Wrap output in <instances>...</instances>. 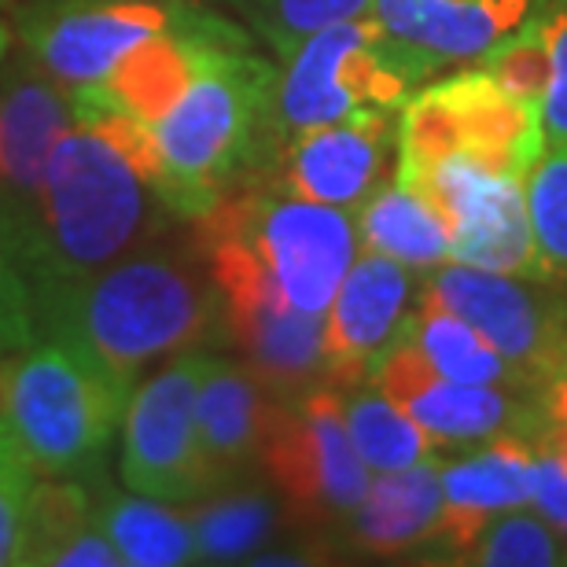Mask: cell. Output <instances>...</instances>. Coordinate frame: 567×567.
<instances>
[{"label":"cell","mask_w":567,"mask_h":567,"mask_svg":"<svg viewBox=\"0 0 567 567\" xmlns=\"http://www.w3.org/2000/svg\"><path fill=\"white\" fill-rule=\"evenodd\" d=\"M538 410L546 421H567V354L553 377L538 388Z\"/></svg>","instance_id":"cell-36"},{"label":"cell","mask_w":567,"mask_h":567,"mask_svg":"<svg viewBox=\"0 0 567 567\" xmlns=\"http://www.w3.org/2000/svg\"><path fill=\"white\" fill-rule=\"evenodd\" d=\"M203 354L169 358L152 380L133 388L122 416V483L166 505H192L218 494L196 427Z\"/></svg>","instance_id":"cell-12"},{"label":"cell","mask_w":567,"mask_h":567,"mask_svg":"<svg viewBox=\"0 0 567 567\" xmlns=\"http://www.w3.org/2000/svg\"><path fill=\"white\" fill-rule=\"evenodd\" d=\"M538 4L542 0H372L369 19L427 82L450 63L483 60L524 27Z\"/></svg>","instance_id":"cell-17"},{"label":"cell","mask_w":567,"mask_h":567,"mask_svg":"<svg viewBox=\"0 0 567 567\" xmlns=\"http://www.w3.org/2000/svg\"><path fill=\"white\" fill-rule=\"evenodd\" d=\"M394 181L421 192L446 221L453 262L546 280L527 221V177L497 169L468 152H446L416 166H394Z\"/></svg>","instance_id":"cell-8"},{"label":"cell","mask_w":567,"mask_h":567,"mask_svg":"<svg viewBox=\"0 0 567 567\" xmlns=\"http://www.w3.org/2000/svg\"><path fill=\"white\" fill-rule=\"evenodd\" d=\"M538 450L557 453V457L567 464V421H546V427H542V442H538Z\"/></svg>","instance_id":"cell-38"},{"label":"cell","mask_w":567,"mask_h":567,"mask_svg":"<svg viewBox=\"0 0 567 567\" xmlns=\"http://www.w3.org/2000/svg\"><path fill=\"white\" fill-rule=\"evenodd\" d=\"M185 4L158 0H38L22 8L16 41L63 85L104 82L122 55L152 33L177 27Z\"/></svg>","instance_id":"cell-14"},{"label":"cell","mask_w":567,"mask_h":567,"mask_svg":"<svg viewBox=\"0 0 567 567\" xmlns=\"http://www.w3.org/2000/svg\"><path fill=\"white\" fill-rule=\"evenodd\" d=\"M358 240L365 251L388 255L405 269H435L453 262V240L446 221L431 210L421 192L405 185H383L358 207Z\"/></svg>","instance_id":"cell-24"},{"label":"cell","mask_w":567,"mask_h":567,"mask_svg":"<svg viewBox=\"0 0 567 567\" xmlns=\"http://www.w3.org/2000/svg\"><path fill=\"white\" fill-rule=\"evenodd\" d=\"M207 274L221 299V321L266 391L280 399L328 380L324 313H306L284 299L255 251L225 225L203 218Z\"/></svg>","instance_id":"cell-6"},{"label":"cell","mask_w":567,"mask_h":567,"mask_svg":"<svg viewBox=\"0 0 567 567\" xmlns=\"http://www.w3.org/2000/svg\"><path fill=\"white\" fill-rule=\"evenodd\" d=\"M22 564L49 567H115L122 564L115 542L96 519V502L82 480L41 475L30 502Z\"/></svg>","instance_id":"cell-23"},{"label":"cell","mask_w":567,"mask_h":567,"mask_svg":"<svg viewBox=\"0 0 567 567\" xmlns=\"http://www.w3.org/2000/svg\"><path fill=\"white\" fill-rule=\"evenodd\" d=\"M457 564L480 567H553L567 564V542L535 505L491 516L468 542Z\"/></svg>","instance_id":"cell-29"},{"label":"cell","mask_w":567,"mask_h":567,"mask_svg":"<svg viewBox=\"0 0 567 567\" xmlns=\"http://www.w3.org/2000/svg\"><path fill=\"white\" fill-rule=\"evenodd\" d=\"M244 38L229 22L207 16V11L185 8L177 27L152 33L147 41L133 44L122 60L111 66L104 85L130 115H137L147 126H155L188 89L196 63L207 44Z\"/></svg>","instance_id":"cell-20"},{"label":"cell","mask_w":567,"mask_h":567,"mask_svg":"<svg viewBox=\"0 0 567 567\" xmlns=\"http://www.w3.org/2000/svg\"><path fill=\"white\" fill-rule=\"evenodd\" d=\"M269 405L251 369L203 354L196 388V427L218 486L236 483L262 457Z\"/></svg>","instance_id":"cell-21"},{"label":"cell","mask_w":567,"mask_h":567,"mask_svg":"<svg viewBox=\"0 0 567 567\" xmlns=\"http://www.w3.org/2000/svg\"><path fill=\"white\" fill-rule=\"evenodd\" d=\"M343 416L350 442H354V450L361 453V461H365L372 475L399 472L416 461H427L431 446H435L410 413H402L388 394H380L369 383L343 394Z\"/></svg>","instance_id":"cell-28"},{"label":"cell","mask_w":567,"mask_h":567,"mask_svg":"<svg viewBox=\"0 0 567 567\" xmlns=\"http://www.w3.org/2000/svg\"><path fill=\"white\" fill-rule=\"evenodd\" d=\"M130 388L63 339H33L0 365V416L33 468L89 480L104 468L126 416Z\"/></svg>","instance_id":"cell-4"},{"label":"cell","mask_w":567,"mask_h":567,"mask_svg":"<svg viewBox=\"0 0 567 567\" xmlns=\"http://www.w3.org/2000/svg\"><path fill=\"white\" fill-rule=\"evenodd\" d=\"M100 527L115 542L122 564L130 567H177L196 564L192 519L174 513L166 502L141 494H107L96 505Z\"/></svg>","instance_id":"cell-25"},{"label":"cell","mask_w":567,"mask_h":567,"mask_svg":"<svg viewBox=\"0 0 567 567\" xmlns=\"http://www.w3.org/2000/svg\"><path fill=\"white\" fill-rule=\"evenodd\" d=\"M38 480L41 472L33 468L16 431L0 416V567L22 564V542H27V519Z\"/></svg>","instance_id":"cell-32"},{"label":"cell","mask_w":567,"mask_h":567,"mask_svg":"<svg viewBox=\"0 0 567 567\" xmlns=\"http://www.w3.org/2000/svg\"><path fill=\"white\" fill-rule=\"evenodd\" d=\"M416 302L468 321L535 394L567 354V299L546 288V280L446 262L431 269Z\"/></svg>","instance_id":"cell-11"},{"label":"cell","mask_w":567,"mask_h":567,"mask_svg":"<svg viewBox=\"0 0 567 567\" xmlns=\"http://www.w3.org/2000/svg\"><path fill=\"white\" fill-rule=\"evenodd\" d=\"M207 218L240 236L277 280L284 299L306 313H328L361 247L354 210L324 207L291 192L221 199Z\"/></svg>","instance_id":"cell-9"},{"label":"cell","mask_w":567,"mask_h":567,"mask_svg":"<svg viewBox=\"0 0 567 567\" xmlns=\"http://www.w3.org/2000/svg\"><path fill=\"white\" fill-rule=\"evenodd\" d=\"M394 147H399L394 111L288 133L280 152V185L310 203L358 210L372 192L388 185Z\"/></svg>","instance_id":"cell-16"},{"label":"cell","mask_w":567,"mask_h":567,"mask_svg":"<svg viewBox=\"0 0 567 567\" xmlns=\"http://www.w3.org/2000/svg\"><path fill=\"white\" fill-rule=\"evenodd\" d=\"M535 453L538 450L530 439L505 435L486 442L472 457L439 468L442 527L435 549H442V560L457 564V557L468 549V542L480 535V527L491 516L535 505V494H530Z\"/></svg>","instance_id":"cell-19"},{"label":"cell","mask_w":567,"mask_h":567,"mask_svg":"<svg viewBox=\"0 0 567 567\" xmlns=\"http://www.w3.org/2000/svg\"><path fill=\"white\" fill-rule=\"evenodd\" d=\"M421 85L424 78L416 66L369 16L336 22L284 60L274 100L277 130L288 137L332 122L402 111Z\"/></svg>","instance_id":"cell-5"},{"label":"cell","mask_w":567,"mask_h":567,"mask_svg":"<svg viewBox=\"0 0 567 567\" xmlns=\"http://www.w3.org/2000/svg\"><path fill=\"white\" fill-rule=\"evenodd\" d=\"M188 519L196 535V564H236L262 553L277 527V508L266 491L229 483Z\"/></svg>","instance_id":"cell-27"},{"label":"cell","mask_w":567,"mask_h":567,"mask_svg":"<svg viewBox=\"0 0 567 567\" xmlns=\"http://www.w3.org/2000/svg\"><path fill=\"white\" fill-rule=\"evenodd\" d=\"M542 107L516 96L486 66L431 82L405 100L399 118V163L416 166L446 152H468L527 177L542 152Z\"/></svg>","instance_id":"cell-7"},{"label":"cell","mask_w":567,"mask_h":567,"mask_svg":"<svg viewBox=\"0 0 567 567\" xmlns=\"http://www.w3.org/2000/svg\"><path fill=\"white\" fill-rule=\"evenodd\" d=\"M258 464L277 491L313 519H350L372 483L350 442L343 394L332 383H313L269 405Z\"/></svg>","instance_id":"cell-10"},{"label":"cell","mask_w":567,"mask_h":567,"mask_svg":"<svg viewBox=\"0 0 567 567\" xmlns=\"http://www.w3.org/2000/svg\"><path fill=\"white\" fill-rule=\"evenodd\" d=\"M530 494L535 508L549 519L553 527L567 535V464L549 450L535 453V468H530Z\"/></svg>","instance_id":"cell-34"},{"label":"cell","mask_w":567,"mask_h":567,"mask_svg":"<svg viewBox=\"0 0 567 567\" xmlns=\"http://www.w3.org/2000/svg\"><path fill=\"white\" fill-rule=\"evenodd\" d=\"M0 4H4V0H0Z\"/></svg>","instance_id":"cell-40"},{"label":"cell","mask_w":567,"mask_h":567,"mask_svg":"<svg viewBox=\"0 0 567 567\" xmlns=\"http://www.w3.org/2000/svg\"><path fill=\"white\" fill-rule=\"evenodd\" d=\"M538 27L549 55L546 93H542V137L546 144H567V0H542Z\"/></svg>","instance_id":"cell-33"},{"label":"cell","mask_w":567,"mask_h":567,"mask_svg":"<svg viewBox=\"0 0 567 567\" xmlns=\"http://www.w3.org/2000/svg\"><path fill=\"white\" fill-rule=\"evenodd\" d=\"M365 383L388 394L402 413H410L431 442H446V446H486L505 435H535V442H542V427H546L538 402H519L508 388H483V383L442 377L402 328L372 361Z\"/></svg>","instance_id":"cell-13"},{"label":"cell","mask_w":567,"mask_h":567,"mask_svg":"<svg viewBox=\"0 0 567 567\" xmlns=\"http://www.w3.org/2000/svg\"><path fill=\"white\" fill-rule=\"evenodd\" d=\"M277 78V66L247 49L244 38L203 49L188 89L152 126L163 155L158 196L174 218H207L280 133Z\"/></svg>","instance_id":"cell-3"},{"label":"cell","mask_w":567,"mask_h":567,"mask_svg":"<svg viewBox=\"0 0 567 567\" xmlns=\"http://www.w3.org/2000/svg\"><path fill=\"white\" fill-rule=\"evenodd\" d=\"M11 49H16V27H8V22L0 19V71H4V63L11 60Z\"/></svg>","instance_id":"cell-39"},{"label":"cell","mask_w":567,"mask_h":567,"mask_svg":"<svg viewBox=\"0 0 567 567\" xmlns=\"http://www.w3.org/2000/svg\"><path fill=\"white\" fill-rule=\"evenodd\" d=\"M33 343L30 288L19 277H0V354H19Z\"/></svg>","instance_id":"cell-35"},{"label":"cell","mask_w":567,"mask_h":567,"mask_svg":"<svg viewBox=\"0 0 567 567\" xmlns=\"http://www.w3.org/2000/svg\"><path fill=\"white\" fill-rule=\"evenodd\" d=\"M442 464L435 457L410 468L372 475L361 505L347 527L354 546L365 553H410L435 549L442 527Z\"/></svg>","instance_id":"cell-22"},{"label":"cell","mask_w":567,"mask_h":567,"mask_svg":"<svg viewBox=\"0 0 567 567\" xmlns=\"http://www.w3.org/2000/svg\"><path fill=\"white\" fill-rule=\"evenodd\" d=\"M369 8L372 0H247V11L280 60H288L317 30L347 19H365Z\"/></svg>","instance_id":"cell-31"},{"label":"cell","mask_w":567,"mask_h":567,"mask_svg":"<svg viewBox=\"0 0 567 567\" xmlns=\"http://www.w3.org/2000/svg\"><path fill=\"white\" fill-rule=\"evenodd\" d=\"M402 332L424 350V358L442 377L457 383H483V388L527 391L519 372L468 321H461L457 313L416 302L413 313H405Z\"/></svg>","instance_id":"cell-26"},{"label":"cell","mask_w":567,"mask_h":567,"mask_svg":"<svg viewBox=\"0 0 567 567\" xmlns=\"http://www.w3.org/2000/svg\"><path fill=\"white\" fill-rule=\"evenodd\" d=\"M30 306L33 339L85 350L130 391L147 365L199 347L221 321L210 274L147 244L89 277L44 284Z\"/></svg>","instance_id":"cell-2"},{"label":"cell","mask_w":567,"mask_h":567,"mask_svg":"<svg viewBox=\"0 0 567 567\" xmlns=\"http://www.w3.org/2000/svg\"><path fill=\"white\" fill-rule=\"evenodd\" d=\"M16 255H19V236H16V221H11L8 207L0 203V277H19L16 269ZM22 280V277H19ZM27 284V280H22Z\"/></svg>","instance_id":"cell-37"},{"label":"cell","mask_w":567,"mask_h":567,"mask_svg":"<svg viewBox=\"0 0 567 567\" xmlns=\"http://www.w3.org/2000/svg\"><path fill=\"white\" fill-rule=\"evenodd\" d=\"M78 126L71 85L55 82L27 52L0 71V203L16 221L19 255L38 207L44 166L66 133ZM16 255V269H19Z\"/></svg>","instance_id":"cell-15"},{"label":"cell","mask_w":567,"mask_h":567,"mask_svg":"<svg viewBox=\"0 0 567 567\" xmlns=\"http://www.w3.org/2000/svg\"><path fill=\"white\" fill-rule=\"evenodd\" d=\"M410 269L388 255L361 251L324 313L328 380L343 388L365 380L380 350L399 336L410 313Z\"/></svg>","instance_id":"cell-18"},{"label":"cell","mask_w":567,"mask_h":567,"mask_svg":"<svg viewBox=\"0 0 567 567\" xmlns=\"http://www.w3.org/2000/svg\"><path fill=\"white\" fill-rule=\"evenodd\" d=\"M78 126L44 166L22 240L19 277L30 291L89 277L158 233L166 203L163 155L147 122L130 115L104 82L74 85Z\"/></svg>","instance_id":"cell-1"},{"label":"cell","mask_w":567,"mask_h":567,"mask_svg":"<svg viewBox=\"0 0 567 567\" xmlns=\"http://www.w3.org/2000/svg\"><path fill=\"white\" fill-rule=\"evenodd\" d=\"M527 221L546 280H567V144H542L524 181Z\"/></svg>","instance_id":"cell-30"}]
</instances>
